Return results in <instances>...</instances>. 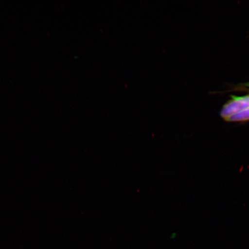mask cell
<instances>
[{
  "instance_id": "cell-1",
  "label": "cell",
  "mask_w": 249,
  "mask_h": 249,
  "mask_svg": "<svg viewBox=\"0 0 249 249\" xmlns=\"http://www.w3.org/2000/svg\"><path fill=\"white\" fill-rule=\"evenodd\" d=\"M249 108V94L242 96H232L231 100L225 105L220 112L224 120L228 121L230 118Z\"/></svg>"
},
{
  "instance_id": "cell-2",
  "label": "cell",
  "mask_w": 249,
  "mask_h": 249,
  "mask_svg": "<svg viewBox=\"0 0 249 249\" xmlns=\"http://www.w3.org/2000/svg\"><path fill=\"white\" fill-rule=\"evenodd\" d=\"M249 121V108L230 118L227 121L230 122H243Z\"/></svg>"
}]
</instances>
